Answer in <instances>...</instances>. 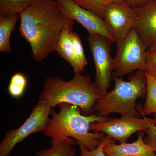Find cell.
Masks as SVG:
<instances>
[{
    "instance_id": "obj_1",
    "label": "cell",
    "mask_w": 156,
    "mask_h": 156,
    "mask_svg": "<svg viewBox=\"0 0 156 156\" xmlns=\"http://www.w3.org/2000/svg\"><path fill=\"white\" fill-rule=\"evenodd\" d=\"M19 15L20 34L30 45L32 58L38 62L56 51L62 30L75 22L56 0H34Z\"/></svg>"
},
{
    "instance_id": "obj_2",
    "label": "cell",
    "mask_w": 156,
    "mask_h": 156,
    "mask_svg": "<svg viewBox=\"0 0 156 156\" xmlns=\"http://www.w3.org/2000/svg\"><path fill=\"white\" fill-rule=\"evenodd\" d=\"M59 111L52 110L47 127L43 131L51 138L60 136L72 137L80 141L89 150L95 149L105 136L103 132L90 131L92 123L103 122L109 119L96 115L87 116L81 112L80 108L73 105L62 103L57 105Z\"/></svg>"
},
{
    "instance_id": "obj_3",
    "label": "cell",
    "mask_w": 156,
    "mask_h": 156,
    "mask_svg": "<svg viewBox=\"0 0 156 156\" xmlns=\"http://www.w3.org/2000/svg\"><path fill=\"white\" fill-rule=\"evenodd\" d=\"M101 97L90 76L75 74L68 81L57 77L47 78L39 95V100L47 101L52 108L60 104H69L80 108L82 113L87 116L95 114L93 107Z\"/></svg>"
},
{
    "instance_id": "obj_4",
    "label": "cell",
    "mask_w": 156,
    "mask_h": 156,
    "mask_svg": "<svg viewBox=\"0 0 156 156\" xmlns=\"http://www.w3.org/2000/svg\"><path fill=\"white\" fill-rule=\"evenodd\" d=\"M114 89L106 95L98 98L94 105L96 114L107 117L112 113L122 116L140 118L141 115L136 109V101L146 96L147 80L145 72L137 70L129 78V81L122 78L113 77Z\"/></svg>"
},
{
    "instance_id": "obj_5",
    "label": "cell",
    "mask_w": 156,
    "mask_h": 156,
    "mask_svg": "<svg viewBox=\"0 0 156 156\" xmlns=\"http://www.w3.org/2000/svg\"><path fill=\"white\" fill-rule=\"evenodd\" d=\"M116 45V53L113 59V77L122 78L135 70L145 71L147 50L134 27Z\"/></svg>"
},
{
    "instance_id": "obj_6",
    "label": "cell",
    "mask_w": 156,
    "mask_h": 156,
    "mask_svg": "<svg viewBox=\"0 0 156 156\" xmlns=\"http://www.w3.org/2000/svg\"><path fill=\"white\" fill-rule=\"evenodd\" d=\"M52 108L47 101L39 100L29 117L18 129L6 132L0 144V156H8L17 144L30 134L45 130Z\"/></svg>"
},
{
    "instance_id": "obj_7",
    "label": "cell",
    "mask_w": 156,
    "mask_h": 156,
    "mask_svg": "<svg viewBox=\"0 0 156 156\" xmlns=\"http://www.w3.org/2000/svg\"><path fill=\"white\" fill-rule=\"evenodd\" d=\"M87 41L95 68V83L101 97L107 94L110 87L113 59L111 54V41L98 34H89Z\"/></svg>"
},
{
    "instance_id": "obj_8",
    "label": "cell",
    "mask_w": 156,
    "mask_h": 156,
    "mask_svg": "<svg viewBox=\"0 0 156 156\" xmlns=\"http://www.w3.org/2000/svg\"><path fill=\"white\" fill-rule=\"evenodd\" d=\"M142 117L143 118L122 116L120 118H109L105 122L92 123L89 130L103 132L120 143H126L134 133L140 131L146 133L151 125H156L154 119Z\"/></svg>"
},
{
    "instance_id": "obj_9",
    "label": "cell",
    "mask_w": 156,
    "mask_h": 156,
    "mask_svg": "<svg viewBox=\"0 0 156 156\" xmlns=\"http://www.w3.org/2000/svg\"><path fill=\"white\" fill-rule=\"evenodd\" d=\"M136 16L134 9L122 0H116L106 7L103 20L108 31L119 43L134 27Z\"/></svg>"
},
{
    "instance_id": "obj_10",
    "label": "cell",
    "mask_w": 156,
    "mask_h": 156,
    "mask_svg": "<svg viewBox=\"0 0 156 156\" xmlns=\"http://www.w3.org/2000/svg\"><path fill=\"white\" fill-rule=\"evenodd\" d=\"M56 1L64 14L81 24L89 34L101 35L112 42H115L114 39L108 31L104 20L101 17L78 5L72 0Z\"/></svg>"
},
{
    "instance_id": "obj_11",
    "label": "cell",
    "mask_w": 156,
    "mask_h": 156,
    "mask_svg": "<svg viewBox=\"0 0 156 156\" xmlns=\"http://www.w3.org/2000/svg\"><path fill=\"white\" fill-rule=\"evenodd\" d=\"M134 9L136 16L134 27L148 50L156 43V0Z\"/></svg>"
},
{
    "instance_id": "obj_12",
    "label": "cell",
    "mask_w": 156,
    "mask_h": 156,
    "mask_svg": "<svg viewBox=\"0 0 156 156\" xmlns=\"http://www.w3.org/2000/svg\"><path fill=\"white\" fill-rule=\"evenodd\" d=\"M144 132L139 131L137 140L132 143L116 144L113 139L104 148L108 156H156V152L144 142Z\"/></svg>"
},
{
    "instance_id": "obj_13",
    "label": "cell",
    "mask_w": 156,
    "mask_h": 156,
    "mask_svg": "<svg viewBox=\"0 0 156 156\" xmlns=\"http://www.w3.org/2000/svg\"><path fill=\"white\" fill-rule=\"evenodd\" d=\"M73 26L64 28L62 32L56 51L62 58L69 63L72 67L75 74H82L84 70L76 58L72 43L69 36V33L73 30Z\"/></svg>"
},
{
    "instance_id": "obj_14",
    "label": "cell",
    "mask_w": 156,
    "mask_h": 156,
    "mask_svg": "<svg viewBox=\"0 0 156 156\" xmlns=\"http://www.w3.org/2000/svg\"><path fill=\"white\" fill-rule=\"evenodd\" d=\"M76 140L67 136L52 138L51 146L48 149L37 151L35 156H76L74 146Z\"/></svg>"
},
{
    "instance_id": "obj_15",
    "label": "cell",
    "mask_w": 156,
    "mask_h": 156,
    "mask_svg": "<svg viewBox=\"0 0 156 156\" xmlns=\"http://www.w3.org/2000/svg\"><path fill=\"white\" fill-rule=\"evenodd\" d=\"M20 17L19 14H11L0 17V51L11 53L12 51L10 37Z\"/></svg>"
},
{
    "instance_id": "obj_16",
    "label": "cell",
    "mask_w": 156,
    "mask_h": 156,
    "mask_svg": "<svg viewBox=\"0 0 156 156\" xmlns=\"http://www.w3.org/2000/svg\"><path fill=\"white\" fill-rule=\"evenodd\" d=\"M147 92L144 105H136V109L141 116L152 114L156 122V79L146 72Z\"/></svg>"
},
{
    "instance_id": "obj_17",
    "label": "cell",
    "mask_w": 156,
    "mask_h": 156,
    "mask_svg": "<svg viewBox=\"0 0 156 156\" xmlns=\"http://www.w3.org/2000/svg\"><path fill=\"white\" fill-rule=\"evenodd\" d=\"M34 0H0V17L20 14Z\"/></svg>"
},
{
    "instance_id": "obj_18",
    "label": "cell",
    "mask_w": 156,
    "mask_h": 156,
    "mask_svg": "<svg viewBox=\"0 0 156 156\" xmlns=\"http://www.w3.org/2000/svg\"><path fill=\"white\" fill-rule=\"evenodd\" d=\"M27 84V78L23 73H15L11 77L8 87L9 95L14 98L22 97L25 93Z\"/></svg>"
},
{
    "instance_id": "obj_19",
    "label": "cell",
    "mask_w": 156,
    "mask_h": 156,
    "mask_svg": "<svg viewBox=\"0 0 156 156\" xmlns=\"http://www.w3.org/2000/svg\"><path fill=\"white\" fill-rule=\"evenodd\" d=\"M82 8L94 13L103 19L107 6L116 0H72Z\"/></svg>"
},
{
    "instance_id": "obj_20",
    "label": "cell",
    "mask_w": 156,
    "mask_h": 156,
    "mask_svg": "<svg viewBox=\"0 0 156 156\" xmlns=\"http://www.w3.org/2000/svg\"><path fill=\"white\" fill-rule=\"evenodd\" d=\"M69 36L72 43L76 58L82 68L84 70L88 63V61L84 53L82 41L77 33L73 31V30L70 32Z\"/></svg>"
},
{
    "instance_id": "obj_21",
    "label": "cell",
    "mask_w": 156,
    "mask_h": 156,
    "mask_svg": "<svg viewBox=\"0 0 156 156\" xmlns=\"http://www.w3.org/2000/svg\"><path fill=\"white\" fill-rule=\"evenodd\" d=\"M113 139L105 135L101 140L99 145L93 150H89L85 145L81 142L76 141L77 144L80 147L81 151V156H108L104 152V148L109 143L111 142Z\"/></svg>"
},
{
    "instance_id": "obj_22",
    "label": "cell",
    "mask_w": 156,
    "mask_h": 156,
    "mask_svg": "<svg viewBox=\"0 0 156 156\" xmlns=\"http://www.w3.org/2000/svg\"><path fill=\"white\" fill-rule=\"evenodd\" d=\"M146 69L145 72L156 79V51L147 50Z\"/></svg>"
},
{
    "instance_id": "obj_23",
    "label": "cell",
    "mask_w": 156,
    "mask_h": 156,
    "mask_svg": "<svg viewBox=\"0 0 156 156\" xmlns=\"http://www.w3.org/2000/svg\"><path fill=\"white\" fill-rule=\"evenodd\" d=\"M146 134L144 138V142L156 152V125H151Z\"/></svg>"
},
{
    "instance_id": "obj_24",
    "label": "cell",
    "mask_w": 156,
    "mask_h": 156,
    "mask_svg": "<svg viewBox=\"0 0 156 156\" xmlns=\"http://www.w3.org/2000/svg\"><path fill=\"white\" fill-rule=\"evenodd\" d=\"M133 9L144 5L153 0H122Z\"/></svg>"
},
{
    "instance_id": "obj_25",
    "label": "cell",
    "mask_w": 156,
    "mask_h": 156,
    "mask_svg": "<svg viewBox=\"0 0 156 156\" xmlns=\"http://www.w3.org/2000/svg\"><path fill=\"white\" fill-rule=\"evenodd\" d=\"M148 50L151 51H156V43L151 47Z\"/></svg>"
}]
</instances>
